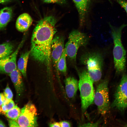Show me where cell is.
<instances>
[{
  "label": "cell",
  "instance_id": "1",
  "mask_svg": "<svg viewBox=\"0 0 127 127\" xmlns=\"http://www.w3.org/2000/svg\"><path fill=\"white\" fill-rule=\"evenodd\" d=\"M56 18L46 16L39 21L33 32L30 55L35 60L50 66L52 42L56 32Z\"/></svg>",
  "mask_w": 127,
  "mask_h": 127
},
{
  "label": "cell",
  "instance_id": "2",
  "mask_svg": "<svg viewBox=\"0 0 127 127\" xmlns=\"http://www.w3.org/2000/svg\"><path fill=\"white\" fill-rule=\"evenodd\" d=\"M127 25V24H123L116 27L109 24L114 43L113 54L114 67L118 74L123 72L125 69L126 52L122 44L121 37L122 30Z\"/></svg>",
  "mask_w": 127,
  "mask_h": 127
},
{
  "label": "cell",
  "instance_id": "3",
  "mask_svg": "<svg viewBox=\"0 0 127 127\" xmlns=\"http://www.w3.org/2000/svg\"><path fill=\"white\" fill-rule=\"evenodd\" d=\"M79 77L78 88L80 92L81 108L84 112L94 101V82L86 70H84L80 72Z\"/></svg>",
  "mask_w": 127,
  "mask_h": 127
},
{
  "label": "cell",
  "instance_id": "4",
  "mask_svg": "<svg viewBox=\"0 0 127 127\" xmlns=\"http://www.w3.org/2000/svg\"><path fill=\"white\" fill-rule=\"evenodd\" d=\"M81 60L86 65L89 75L93 82L99 81L102 77L103 63L101 54L97 52L90 53L84 56Z\"/></svg>",
  "mask_w": 127,
  "mask_h": 127
},
{
  "label": "cell",
  "instance_id": "5",
  "mask_svg": "<svg viewBox=\"0 0 127 127\" xmlns=\"http://www.w3.org/2000/svg\"><path fill=\"white\" fill-rule=\"evenodd\" d=\"M88 40L87 36L84 33L76 30L71 32L64 47L67 58L71 61H75L79 49L85 46Z\"/></svg>",
  "mask_w": 127,
  "mask_h": 127
},
{
  "label": "cell",
  "instance_id": "6",
  "mask_svg": "<svg viewBox=\"0 0 127 127\" xmlns=\"http://www.w3.org/2000/svg\"><path fill=\"white\" fill-rule=\"evenodd\" d=\"M108 80L105 79L97 86L94 93V101L97 107L99 113L105 115L110 107Z\"/></svg>",
  "mask_w": 127,
  "mask_h": 127
},
{
  "label": "cell",
  "instance_id": "7",
  "mask_svg": "<svg viewBox=\"0 0 127 127\" xmlns=\"http://www.w3.org/2000/svg\"><path fill=\"white\" fill-rule=\"evenodd\" d=\"M37 115L35 105L28 103L21 109L20 115L16 121L20 127H37Z\"/></svg>",
  "mask_w": 127,
  "mask_h": 127
},
{
  "label": "cell",
  "instance_id": "8",
  "mask_svg": "<svg viewBox=\"0 0 127 127\" xmlns=\"http://www.w3.org/2000/svg\"><path fill=\"white\" fill-rule=\"evenodd\" d=\"M111 107L121 112L127 107V74H124L114 95Z\"/></svg>",
  "mask_w": 127,
  "mask_h": 127
},
{
  "label": "cell",
  "instance_id": "9",
  "mask_svg": "<svg viewBox=\"0 0 127 127\" xmlns=\"http://www.w3.org/2000/svg\"><path fill=\"white\" fill-rule=\"evenodd\" d=\"M24 41L23 39L16 49L11 55L0 60V73L8 74L17 68V55Z\"/></svg>",
  "mask_w": 127,
  "mask_h": 127
},
{
  "label": "cell",
  "instance_id": "10",
  "mask_svg": "<svg viewBox=\"0 0 127 127\" xmlns=\"http://www.w3.org/2000/svg\"><path fill=\"white\" fill-rule=\"evenodd\" d=\"M64 38L61 35L54 36L52 42L51 58L54 66L58 70L57 65L64 48Z\"/></svg>",
  "mask_w": 127,
  "mask_h": 127
},
{
  "label": "cell",
  "instance_id": "11",
  "mask_svg": "<svg viewBox=\"0 0 127 127\" xmlns=\"http://www.w3.org/2000/svg\"><path fill=\"white\" fill-rule=\"evenodd\" d=\"M22 74L17 68L8 74L11 80L13 83L16 93L17 99L23 94L24 87L22 76Z\"/></svg>",
  "mask_w": 127,
  "mask_h": 127
},
{
  "label": "cell",
  "instance_id": "12",
  "mask_svg": "<svg viewBox=\"0 0 127 127\" xmlns=\"http://www.w3.org/2000/svg\"><path fill=\"white\" fill-rule=\"evenodd\" d=\"M33 21L31 16L28 13H24L17 18L16 23V27L19 31L23 32L26 31L32 25Z\"/></svg>",
  "mask_w": 127,
  "mask_h": 127
},
{
  "label": "cell",
  "instance_id": "13",
  "mask_svg": "<svg viewBox=\"0 0 127 127\" xmlns=\"http://www.w3.org/2000/svg\"><path fill=\"white\" fill-rule=\"evenodd\" d=\"M65 89L67 97L70 99L74 98L78 88V82L74 77L70 76L65 80Z\"/></svg>",
  "mask_w": 127,
  "mask_h": 127
},
{
  "label": "cell",
  "instance_id": "14",
  "mask_svg": "<svg viewBox=\"0 0 127 127\" xmlns=\"http://www.w3.org/2000/svg\"><path fill=\"white\" fill-rule=\"evenodd\" d=\"M78 11L80 24L84 23L88 9L89 0H73Z\"/></svg>",
  "mask_w": 127,
  "mask_h": 127
},
{
  "label": "cell",
  "instance_id": "15",
  "mask_svg": "<svg viewBox=\"0 0 127 127\" xmlns=\"http://www.w3.org/2000/svg\"><path fill=\"white\" fill-rule=\"evenodd\" d=\"M12 8L6 7L0 10V29L4 28L12 18Z\"/></svg>",
  "mask_w": 127,
  "mask_h": 127
},
{
  "label": "cell",
  "instance_id": "16",
  "mask_svg": "<svg viewBox=\"0 0 127 127\" xmlns=\"http://www.w3.org/2000/svg\"><path fill=\"white\" fill-rule=\"evenodd\" d=\"M30 54V51L22 53L19 57L17 63V67L25 77L26 76L27 69L28 59Z\"/></svg>",
  "mask_w": 127,
  "mask_h": 127
},
{
  "label": "cell",
  "instance_id": "17",
  "mask_svg": "<svg viewBox=\"0 0 127 127\" xmlns=\"http://www.w3.org/2000/svg\"><path fill=\"white\" fill-rule=\"evenodd\" d=\"M14 46L10 42H6L0 44V60L11 55L13 52Z\"/></svg>",
  "mask_w": 127,
  "mask_h": 127
},
{
  "label": "cell",
  "instance_id": "18",
  "mask_svg": "<svg viewBox=\"0 0 127 127\" xmlns=\"http://www.w3.org/2000/svg\"><path fill=\"white\" fill-rule=\"evenodd\" d=\"M21 112V109L17 105L7 111L4 115L9 119L16 121Z\"/></svg>",
  "mask_w": 127,
  "mask_h": 127
},
{
  "label": "cell",
  "instance_id": "19",
  "mask_svg": "<svg viewBox=\"0 0 127 127\" xmlns=\"http://www.w3.org/2000/svg\"><path fill=\"white\" fill-rule=\"evenodd\" d=\"M66 57L67 56L64 48L62 54L58 61L57 65L58 70L64 74L66 73L67 70L66 63Z\"/></svg>",
  "mask_w": 127,
  "mask_h": 127
},
{
  "label": "cell",
  "instance_id": "20",
  "mask_svg": "<svg viewBox=\"0 0 127 127\" xmlns=\"http://www.w3.org/2000/svg\"><path fill=\"white\" fill-rule=\"evenodd\" d=\"M3 94L7 99L9 100H12L13 96V93L8 85L4 89Z\"/></svg>",
  "mask_w": 127,
  "mask_h": 127
},
{
  "label": "cell",
  "instance_id": "21",
  "mask_svg": "<svg viewBox=\"0 0 127 127\" xmlns=\"http://www.w3.org/2000/svg\"><path fill=\"white\" fill-rule=\"evenodd\" d=\"M45 3H56L63 4L66 2V0H42Z\"/></svg>",
  "mask_w": 127,
  "mask_h": 127
},
{
  "label": "cell",
  "instance_id": "22",
  "mask_svg": "<svg viewBox=\"0 0 127 127\" xmlns=\"http://www.w3.org/2000/svg\"><path fill=\"white\" fill-rule=\"evenodd\" d=\"M124 9L127 13V1L124 0H115Z\"/></svg>",
  "mask_w": 127,
  "mask_h": 127
},
{
  "label": "cell",
  "instance_id": "23",
  "mask_svg": "<svg viewBox=\"0 0 127 127\" xmlns=\"http://www.w3.org/2000/svg\"><path fill=\"white\" fill-rule=\"evenodd\" d=\"M5 104L8 111L13 107L15 105L14 101L12 100H9Z\"/></svg>",
  "mask_w": 127,
  "mask_h": 127
},
{
  "label": "cell",
  "instance_id": "24",
  "mask_svg": "<svg viewBox=\"0 0 127 127\" xmlns=\"http://www.w3.org/2000/svg\"><path fill=\"white\" fill-rule=\"evenodd\" d=\"M8 122L10 127H20L17 122L14 120L9 119Z\"/></svg>",
  "mask_w": 127,
  "mask_h": 127
},
{
  "label": "cell",
  "instance_id": "25",
  "mask_svg": "<svg viewBox=\"0 0 127 127\" xmlns=\"http://www.w3.org/2000/svg\"><path fill=\"white\" fill-rule=\"evenodd\" d=\"M61 127H70V123L66 121H62L59 122Z\"/></svg>",
  "mask_w": 127,
  "mask_h": 127
},
{
  "label": "cell",
  "instance_id": "26",
  "mask_svg": "<svg viewBox=\"0 0 127 127\" xmlns=\"http://www.w3.org/2000/svg\"><path fill=\"white\" fill-rule=\"evenodd\" d=\"M6 99V98L4 94L2 93H0V106L3 104L4 101Z\"/></svg>",
  "mask_w": 127,
  "mask_h": 127
},
{
  "label": "cell",
  "instance_id": "27",
  "mask_svg": "<svg viewBox=\"0 0 127 127\" xmlns=\"http://www.w3.org/2000/svg\"><path fill=\"white\" fill-rule=\"evenodd\" d=\"M98 124L97 123H87L83 124L82 127H97Z\"/></svg>",
  "mask_w": 127,
  "mask_h": 127
},
{
  "label": "cell",
  "instance_id": "28",
  "mask_svg": "<svg viewBox=\"0 0 127 127\" xmlns=\"http://www.w3.org/2000/svg\"><path fill=\"white\" fill-rule=\"evenodd\" d=\"M50 127H61L60 123L55 122L53 123L50 124L49 125Z\"/></svg>",
  "mask_w": 127,
  "mask_h": 127
},
{
  "label": "cell",
  "instance_id": "29",
  "mask_svg": "<svg viewBox=\"0 0 127 127\" xmlns=\"http://www.w3.org/2000/svg\"><path fill=\"white\" fill-rule=\"evenodd\" d=\"M12 0H0V3H3L7 2Z\"/></svg>",
  "mask_w": 127,
  "mask_h": 127
},
{
  "label": "cell",
  "instance_id": "30",
  "mask_svg": "<svg viewBox=\"0 0 127 127\" xmlns=\"http://www.w3.org/2000/svg\"><path fill=\"white\" fill-rule=\"evenodd\" d=\"M6 126L0 120V127H6Z\"/></svg>",
  "mask_w": 127,
  "mask_h": 127
},
{
  "label": "cell",
  "instance_id": "31",
  "mask_svg": "<svg viewBox=\"0 0 127 127\" xmlns=\"http://www.w3.org/2000/svg\"><path fill=\"white\" fill-rule=\"evenodd\" d=\"M124 127H127V124H126V125H125V126Z\"/></svg>",
  "mask_w": 127,
  "mask_h": 127
}]
</instances>
